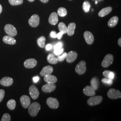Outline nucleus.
I'll list each match as a JSON object with an SVG mask.
<instances>
[{"instance_id":"obj_1","label":"nucleus","mask_w":121,"mask_h":121,"mask_svg":"<svg viewBox=\"0 0 121 121\" xmlns=\"http://www.w3.org/2000/svg\"><path fill=\"white\" fill-rule=\"evenodd\" d=\"M28 112L31 117H35L37 115L40 109V105L39 103L34 102L30 104L28 106Z\"/></svg>"},{"instance_id":"obj_2","label":"nucleus","mask_w":121,"mask_h":121,"mask_svg":"<svg viewBox=\"0 0 121 121\" xmlns=\"http://www.w3.org/2000/svg\"><path fill=\"white\" fill-rule=\"evenodd\" d=\"M86 64L85 61H80L77 65H76L75 70V72L78 74H82L85 73L86 71Z\"/></svg>"},{"instance_id":"obj_3","label":"nucleus","mask_w":121,"mask_h":121,"mask_svg":"<svg viewBox=\"0 0 121 121\" xmlns=\"http://www.w3.org/2000/svg\"><path fill=\"white\" fill-rule=\"evenodd\" d=\"M4 30L5 33L9 36L13 37L17 34V31L16 28L11 24H6L4 26Z\"/></svg>"},{"instance_id":"obj_4","label":"nucleus","mask_w":121,"mask_h":121,"mask_svg":"<svg viewBox=\"0 0 121 121\" xmlns=\"http://www.w3.org/2000/svg\"><path fill=\"white\" fill-rule=\"evenodd\" d=\"M107 95L110 99H117L121 98V93L120 91L113 88H111L109 90Z\"/></svg>"},{"instance_id":"obj_5","label":"nucleus","mask_w":121,"mask_h":121,"mask_svg":"<svg viewBox=\"0 0 121 121\" xmlns=\"http://www.w3.org/2000/svg\"><path fill=\"white\" fill-rule=\"evenodd\" d=\"M103 99V97L100 95L92 96L87 100V104L90 106H94L100 104Z\"/></svg>"},{"instance_id":"obj_6","label":"nucleus","mask_w":121,"mask_h":121,"mask_svg":"<svg viewBox=\"0 0 121 121\" xmlns=\"http://www.w3.org/2000/svg\"><path fill=\"white\" fill-rule=\"evenodd\" d=\"M113 56L111 54H108L104 56L101 63V65L104 68H107L111 65L113 62Z\"/></svg>"},{"instance_id":"obj_7","label":"nucleus","mask_w":121,"mask_h":121,"mask_svg":"<svg viewBox=\"0 0 121 121\" xmlns=\"http://www.w3.org/2000/svg\"><path fill=\"white\" fill-rule=\"evenodd\" d=\"M46 103L50 108H57L59 105L58 100L53 97L48 98L46 100Z\"/></svg>"},{"instance_id":"obj_8","label":"nucleus","mask_w":121,"mask_h":121,"mask_svg":"<svg viewBox=\"0 0 121 121\" xmlns=\"http://www.w3.org/2000/svg\"><path fill=\"white\" fill-rule=\"evenodd\" d=\"M28 23L31 26L35 27L38 26L39 23V17L37 14H33L28 20Z\"/></svg>"},{"instance_id":"obj_9","label":"nucleus","mask_w":121,"mask_h":121,"mask_svg":"<svg viewBox=\"0 0 121 121\" xmlns=\"http://www.w3.org/2000/svg\"><path fill=\"white\" fill-rule=\"evenodd\" d=\"M29 93L31 97L33 99H37L39 95V92L38 88L36 86L31 85L29 89Z\"/></svg>"},{"instance_id":"obj_10","label":"nucleus","mask_w":121,"mask_h":121,"mask_svg":"<svg viewBox=\"0 0 121 121\" xmlns=\"http://www.w3.org/2000/svg\"><path fill=\"white\" fill-rule=\"evenodd\" d=\"M56 88V86L55 83H47L42 86V90L44 92L49 93L54 91Z\"/></svg>"},{"instance_id":"obj_11","label":"nucleus","mask_w":121,"mask_h":121,"mask_svg":"<svg viewBox=\"0 0 121 121\" xmlns=\"http://www.w3.org/2000/svg\"><path fill=\"white\" fill-rule=\"evenodd\" d=\"M37 60L34 58H30L26 60L24 62V66L28 69H31L35 67L37 65Z\"/></svg>"},{"instance_id":"obj_12","label":"nucleus","mask_w":121,"mask_h":121,"mask_svg":"<svg viewBox=\"0 0 121 121\" xmlns=\"http://www.w3.org/2000/svg\"><path fill=\"white\" fill-rule=\"evenodd\" d=\"M21 104L24 108H26L30 104V100L29 97L26 95H22L20 98Z\"/></svg>"},{"instance_id":"obj_13","label":"nucleus","mask_w":121,"mask_h":121,"mask_svg":"<svg viewBox=\"0 0 121 121\" xmlns=\"http://www.w3.org/2000/svg\"><path fill=\"white\" fill-rule=\"evenodd\" d=\"M84 38L85 39L86 43L88 44H91L93 43L94 40V37L93 35L91 32L86 31L83 34Z\"/></svg>"},{"instance_id":"obj_14","label":"nucleus","mask_w":121,"mask_h":121,"mask_svg":"<svg viewBox=\"0 0 121 121\" xmlns=\"http://www.w3.org/2000/svg\"><path fill=\"white\" fill-rule=\"evenodd\" d=\"M77 56L78 54L76 52L71 51L67 53L65 59L67 62L68 63H72L76 60L77 57Z\"/></svg>"},{"instance_id":"obj_15","label":"nucleus","mask_w":121,"mask_h":121,"mask_svg":"<svg viewBox=\"0 0 121 121\" xmlns=\"http://www.w3.org/2000/svg\"><path fill=\"white\" fill-rule=\"evenodd\" d=\"M13 78L9 77H4L0 80V84L4 86H9L13 84Z\"/></svg>"},{"instance_id":"obj_16","label":"nucleus","mask_w":121,"mask_h":121,"mask_svg":"<svg viewBox=\"0 0 121 121\" xmlns=\"http://www.w3.org/2000/svg\"><path fill=\"white\" fill-rule=\"evenodd\" d=\"M58 21V14L56 12H52L51 13L48 18V22L52 25H55Z\"/></svg>"},{"instance_id":"obj_17","label":"nucleus","mask_w":121,"mask_h":121,"mask_svg":"<svg viewBox=\"0 0 121 121\" xmlns=\"http://www.w3.org/2000/svg\"><path fill=\"white\" fill-rule=\"evenodd\" d=\"M53 68L50 65H47L44 66L40 72V74L41 76H45L46 75L50 74L53 71Z\"/></svg>"},{"instance_id":"obj_18","label":"nucleus","mask_w":121,"mask_h":121,"mask_svg":"<svg viewBox=\"0 0 121 121\" xmlns=\"http://www.w3.org/2000/svg\"><path fill=\"white\" fill-rule=\"evenodd\" d=\"M83 93L87 96H92L95 95V91L94 89L90 86H85L83 89Z\"/></svg>"},{"instance_id":"obj_19","label":"nucleus","mask_w":121,"mask_h":121,"mask_svg":"<svg viewBox=\"0 0 121 121\" xmlns=\"http://www.w3.org/2000/svg\"><path fill=\"white\" fill-rule=\"evenodd\" d=\"M44 80L47 83H55L57 82V79L56 76L50 74L44 76Z\"/></svg>"},{"instance_id":"obj_20","label":"nucleus","mask_w":121,"mask_h":121,"mask_svg":"<svg viewBox=\"0 0 121 121\" xmlns=\"http://www.w3.org/2000/svg\"><path fill=\"white\" fill-rule=\"evenodd\" d=\"M112 8L110 6L105 7L99 11L98 13V15L100 17H103L109 14L112 11Z\"/></svg>"},{"instance_id":"obj_21","label":"nucleus","mask_w":121,"mask_h":121,"mask_svg":"<svg viewBox=\"0 0 121 121\" xmlns=\"http://www.w3.org/2000/svg\"><path fill=\"white\" fill-rule=\"evenodd\" d=\"M3 41L5 43L8 44L13 45L16 43L15 39L13 38L12 36L9 35H5L3 38Z\"/></svg>"},{"instance_id":"obj_22","label":"nucleus","mask_w":121,"mask_h":121,"mask_svg":"<svg viewBox=\"0 0 121 121\" xmlns=\"http://www.w3.org/2000/svg\"><path fill=\"white\" fill-rule=\"evenodd\" d=\"M76 27V24L74 22H71L69 23L67 27V33L69 36H72L74 33V30Z\"/></svg>"},{"instance_id":"obj_23","label":"nucleus","mask_w":121,"mask_h":121,"mask_svg":"<svg viewBox=\"0 0 121 121\" xmlns=\"http://www.w3.org/2000/svg\"><path fill=\"white\" fill-rule=\"evenodd\" d=\"M118 21V17L116 16L111 17L108 21V25L110 27H113L117 25Z\"/></svg>"},{"instance_id":"obj_24","label":"nucleus","mask_w":121,"mask_h":121,"mask_svg":"<svg viewBox=\"0 0 121 121\" xmlns=\"http://www.w3.org/2000/svg\"><path fill=\"white\" fill-rule=\"evenodd\" d=\"M47 59L48 62L51 64H56L58 61L57 58L52 53H49L48 55Z\"/></svg>"},{"instance_id":"obj_25","label":"nucleus","mask_w":121,"mask_h":121,"mask_svg":"<svg viewBox=\"0 0 121 121\" xmlns=\"http://www.w3.org/2000/svg\"><path fill=\"white\" fill-rule=\"evenodd\" d=\"M99 85V82L97 77H93L91 79V86L94 89L95 91L98 89Z\"/></svg>"},{"instance_id":"obj_26","label":"nucleus","mask_w":121,"mask_h":121,"mask_svg":"<svg viewBox=\"0 0 121 121\" xmlns=\"http://www.w3.org/2000/svg\"><path fill=\"white\" fill-rule=\"evenodd\" d=\"M103 75L104 76L105 78H108L109 79H111V80H112L114 78V76H115L114 73L112 71H111L109 70L104 71L103 73Z\"/></svg>"},{"instance_id":"obj_27","label":"nucleus","mask_w":121,"mask_h":121,"mask_svg":"<svg viewBox=\"0 0 121 121\" xmlns=\"http://www.w3.org/2000/svg\"><path fill=\"white\" fill-rule=\"evenodd\" d=\"M16 103L14 99H10L7 103V106L10 110H13L16 107Z\"/></svg>"},{"instance_id":"obj_28","label":"nucleus","mask_w":121,"mask_h":121,"mask_svg":"<svg viewBox=\"0 0 121 121\" xmlns=\"http://www.w3.org/2000/svg\"><path fill=\"white\" fill-rule=\"evenodd\" d=\"M58 27L60 32H63L64 34H65L67 33V27L65 25V24L64 22H60L58 24Z\"/></svg>"},{"instance_id":"obj_29","label":"nucleus","mask_w":121,"mask_h":121,"mask_svg":"<svg viewBox=\"0 0 121 121\" xmlns=\"http://www.w3.org/2000/svg\"><path fill=\"white\" fill-rule=\"evenodd\" d=\"M45 38L44 36H41L37 39V42L39 47L43 48L45 47Z\"/></svg>"},{"instance_id":"obj_30","label":"nucleus","mask_w":121,"mask_h":121,"mask_svg":"<svg viewBox=\"0 0 121 121\" xmlns=\"http://www.w3.org/2000/svg\"><path fill=\"white\" fill-rule=\"evenodd\" d=\"M67 10L64 7H60L57 10V14L60 17H65L67 14Z\"/></svg>"},{"instance_id":"obj_31","label":"nucleus","mask_w":121,"mask_h":121,"mask_svg":"<svg viewBox=\"0 0 121 121\" xmlns=\"http://www.w3.org/2000/svg\"><path fill=\"white\" fill-rule=\"evenodd\" d=\"M90 7H91V4L88 1H85L83 2V5H82V8L85 12L87 13L89 11Z\"/></svg>"},{"instance_id":"obj_32","label":"nucleus","mask_w":121,"mask_h":121,"mask_svg":"<svg viewBox=\"0 0 121 121\" xmlns=\"http://www.w3.org/2000/svg\"><path fill=\"white\" fill-rule=\"evenodd\" d=\"M9 2L12 5H17L22 4L23 0H9Z\"/></svg>"},{"instance_id":"obj_33","label":"nucleus","mask_w":121,"mask_h":121,"mask_svg":"<svg viewBox=\"0 0 121 121\" xmlns=\"http://www.w3.org/2000/svg\"><path fill=\"white\" fill-rule=\"evenodd\" d=\"M1 121H11V117L10 115L8 113H5L2 116L1 119Z\"/></svg>"},{"instance_id":"obj_34","label":"nucleus","mask_w":121,"mask_h":121,"mask_svg":"<svg viewBox=\"0 0 121 121\" xmlns=\"http://www.w3.org/2000/svg\"><path fill=\"white\" fill-rule=\"evenodd\" d=\"M67 55V53L66 52H64L62 55L61 56H58L57 57V59L58 61L61 62V61H63V60H64L65 58H66V56Z\"/></svg>"},{"instance_id":"obj_35","label":"nucleus","mask_w":121,"mask_h":121,"mask_svg":"<svg viewBox=\"0 0 121 121\" xmlns=\"http://www.w3.org/2000/svg\"><path fill=\"white\" fill-rule=\"evenodd\" d=\"M102 82L105 84H107L109 85H111L112 84V80L107 78H102Z\"/></svg>"},{"instance_id":"obj_36","label":"nucleus","mask_w":121,"mask_h":121,"mask_svg":"<svg viewBox=\"0 0 121 121\" xmlns=\"http://www.w3.org/2000/svg\"><path fill=\"white\" fill-rule=\"evenodd\" d=\"M64 50V49L63 48H61L58 50H54V53L56 56H58V55L59 56L63 52Z\"/></svg>"},{"instance_id":"obj_37","label":"nucleus","mask_w":121,"mask_h":121,"mask_svg":"<svg viewBox=\"0 0 121 121\" xmlns=\"http://www.w3.org/2000/svg\"><path fill=\"white\" fill-rule=\"evenodd\" d=\"M5 91L3 89H0V103L2 101L4 97Z\"/></svg>"},{"instance_id":"obj_38","label":"nucleus","mask_w":121,"mask_h":121,"mask_svg":"<svg viewBox=\"0 0 121 121\" xmlns=\"http://www.w3.org/2000/svg\"><path fill=\"white\" fill-rule=\"evenodd\" d=\"M62 47V43L61 42H59L56 43V44L54 46V50H58L61 48Z\"/></svg>"},{"instance_id":"obj_39","label":"nucleus","mask_w":121,"mask_h":121,"mask_svg":"<svg viewBox=\"0 0 121 121\" xmlns=\"http://www.w3.org/2000/svg\"><path fill=\"white\" fill-rule=\"evenodd\" d=\"M63 34H64V33L63 32L60 31V32H59L57 34V35H56V38L58 39H60L62 38Z\"/></svg>"},{"instance_id":"obj_40","label":"nucleus","mask_w":121,"mask_h":121,"mask_svg":"<svg viewBox=\"0 0 121 121\" xmlns=\"http://www.w3.org/2000/svg\"><path fill=\"white\" fill-rule=\"evenodd\" d=\"M56 35H57V33H56V31H52L51 32L50 36L52 37V38H56Z\"/></svg>"},{"instance_id":"obj_41","label":"nucleus","mask_w":121,"mask_h":121,"mask_svg":"<svg viewBox=\"0 0 121 121\" xmlns=\"http://www.w3.org/2000/svg\"><path fill=\"white\" fill-rule=\"evenodd\" d=\"M45 48L47 50H50L52 49V45L51 44H48L45 46Z\"/></svg>"},{"instance_id":"obj_42","label":"nucleus","mask_w":121,"mask_h":121,"mask_svg":"<svg viewBox=\"0 0 121 121\" xmlns=\"http://www.w3.org/2000/svg\"><path fill=\"white\" fill-rule=\"evenodd\" d=\"M39 80V78L38 76H35L33 78V82L36 83V82H38Z\"/></svg>"},{"instance_id":"obj_43","label":"nucleus","mask_w":121,"mask_h":121,"mask_svg":"<svg viewBox=\"0 0 121 121\" xmlns=\"http://www.w3.org/2000/svg\"><path fill=\"white\" fill-rule=\"evenodd\" d=\"M118 44L121 47V38H120L118 40Z\"/></svg>"},{"instance_id":"obj_44","label":"nucleus","mask_w":121,"mask_h":121,"mask_svg":"<svg viewBox=\"0 0 121 121\" xmlns=\"http://www.w3.org/2000/svg\"><path fill=\"white\" fill-rule=\"evenodd\" d=\"M42 2H43V3H47L49 0H40Z\"/></svg>"},{"instance_id":"obj_45","label":"nucleus","mask_w":121,"mask_h":121,"mask_svg":"<svg viewBox=\"0 0 121 121\" xmlns=\"http://www.w3.org/2000/svg\"><path fill=\"white\" fill-rule=\"evenodd\" d=\"M2 7L1 5L0 4V14L2 12Z\"/></svg>"},{"instance_id":"obj_46","label":"nucleus","mask_w":121,"mask_h":121,"mask_svg":"<svg viewBox=\"0 0 121 121\" xmlns=\"http://www.w3.org/2000/svg\"><path fill=\"white\" fill-rule=\"evenodd\" d=\"M28 1H30V2H33V1H34L35 0H28Z\"/></svg>"},{"instance_id":"obj_47","label":"nucleus","mask_w":121,"mask_h":121,"mask_svg":"<svg viewBox=\"0 0 121 121\" xmlns=\"http://www.w3.org/2000/svg\"><path fill=\"white\" fill-rule=\"evenodd\" d=\"M95 4H97V1H95Z\"/></svg>"},{"instance_id":"obj_48","label":"nucleus","mask_w":121,"mask_h":121,"mask_svg":"<svg viewBox=\"0 0 121 121\" xmlns=\"http://www.w3.org/2000/svg\"></svg>"},{"instance_id":"obj_49","label":"nucleus","mask_w":121,"mask_h":121,"mask_svg":"<svg viewBox=\"0 0 121 121\" xmlns=\"http://www.w3.org/2000/svg\"></svg>"}]
</instances>
